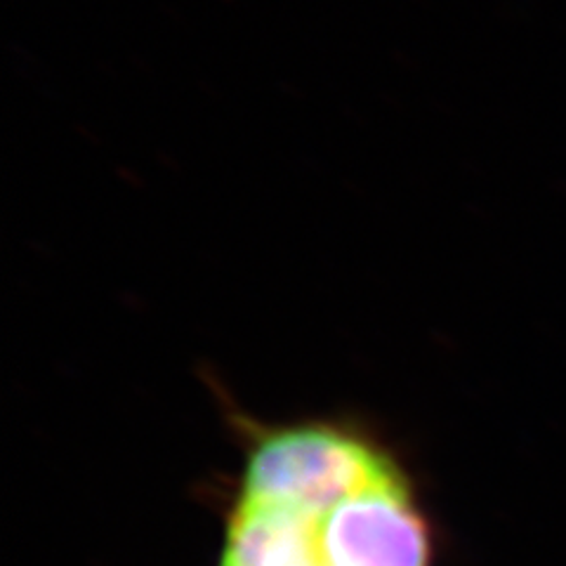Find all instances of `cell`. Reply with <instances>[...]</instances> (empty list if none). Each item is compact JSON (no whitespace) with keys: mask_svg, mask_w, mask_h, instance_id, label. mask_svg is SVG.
Masks as SVG:
<instances>
[{"mask_svg":"<svg viewBox=\"0 0 566 566\" xmlns=\"http://www.w3.org/2000/svg\"><path fill=\"white\" fill-rule=\"evenodd\" d=\"M220 566H430L409 484L368 441L281 430L245 463Z\"/></svg>","mask_w":566,"mask_h":566,"instance_id":"cell-1","label":"cell"}]
</instances>
